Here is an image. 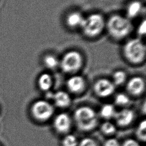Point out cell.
<instances>
[{
  "label": "cell",
  "mask_w": 146,
  "mask_h": 146,
  "mask_svg": "<svg viewBox=\"0 0 146 146\" xmlns=\"http://www.w3.org/2000/svg\"><path fill=\"white\" fill-rule=\"evenodd\" d=\"M84 17L78 11H74L70 13L66 17V23L70 27H81Z\"/></svg>",
  "instance_id": "cell-13"
},
{
  "label": "cell",
  "mask_w": 146,
  "mask_h": 146,
  "mask_svg": "<svg viewBox=\"0 0 146 146\" xmlns=\"http://www.w3.org/2000/svg\"><path fill=\"white\" fill-rule=\"evenodd\" d=\"M143 10V5L139 1H133L129 3L126 9L127 17L128 19L138 16Z\"/></svg>",
  "instance_id": "cell-14"
},
{
  "label": "cell",
  "mask_w": 146,
  "mask_h": 146,
  "mask_svg": "<svg viewBox=\"0 0 146 146\" xmlns=\"http://www.w3.org/2000/svg\"><path fill=\"white\" fill-rule=\"evenodd\" d=\"M127 90L129 93L137 96L141 94L145 90V82L139 76L133 77L127 83Z\"/></svg>",
  "instance_id": "cell-9"
},
{
  "label": "cell",
  "mask_w": 146,
  "mask_h": 146,
  "mask_svg": "<svg viewBox=\"0 0 146 146\" xmlns=\"http://www.w3.org/2000/svg\"><path fill=\"white\" fill-rule=\"evenodd\" d=\"M127 79L125 72L121 70L115 71L112 75V82L115 86H120L125 83Z\"/></svg>",
  "instance_id": "cell-18"
},
{
  "label": "cell",
  "mask_w": 146,
  "mask_h": 146,
  "mask_svg": "<svg viewBox=\"0 0 146 146\" xmlns=\"http://www.w3.org/2000/svg\"><path fill=\"white\" fill-rule=\"evenodd\" d=\"M78 146H99L97 143L90 137H86L81 140Z\"/></svg>",
  "instance_id": "cell-23"
},
{
  "label": "cell",
  "mask_w": 146,
  "mask_h": 146,
  "mask_svg": "<svg viewBox=\"0 0 146 146\" xmlns=\"http://www.w3.org/2000/svg\"><path fill=\"white\" fill-rule=\"evenodd\" d=\"M122 146H141L140 144L135 140L129 139L124 141Z\"/></svg>",
  "instance_id": "cell-25"
},
{
  "label": "cell",
  "mask_w": 146,
  "mask_h": 146,
  "mask_svg": "<svg viewBox=\"0 0 146 146\" xmlns=\"http://www.w3.org/2000/svg\"><path fill=\"white\" fill-rule=\"evenodd\" d=\"M106 26L110 35L116 39L125 38L132 29V25L129 19L117 14L109 18Z\"/></svg>",
  "instance_id": "cell-1"
},
{
  "label": "cell",
  "mask_w": 146,
  "mask_h": 146,
  "mask_svg": "<svg viewBox=\"0 0 146 146\" xmlns=\"http://www.w3.org/2000/svg\"><path fill=\"white\" fill-rule=\"evenodd\" d=\"M43 63L48 68L54 69L59 65V60L55 55L48 54L44 57Z\"/></svg>",
  "instance_id": "cell-17"
},
{
  "label": "cell",
  "mask_w": 146,
  "mask_h": 146,
  "mask_svg": "<svg viewBox=\"0 0 146 146\" xmlns=\"http://www.w3.org/2000/svg\"><path fill=\"white\" fill-rule=\"evenodd\" d=\"M78 144L76 137L73 135H66L62 140L63 146H77Z\"/></svg>",
  "instance_id": "cell-21"
},
{
  "label": "cell",
  "mask_w": 146,
  "mask_h": 146,
  "mask_svg": "<svg viewBox=\"0 0 146 146\" xmlns=\"http://www.w3.org/2000/svg\"><path fill=\"white\" fill-rule=\"evenodd\" d=\"M146 31V25L145 20H143L142 22L139 25L137 29V33L140 35H143L145 34Z\"/></svg>",
  "instance_id": "cell-26"
},
{
  "label": "cell",
  "mask_w": 146,
  "mask_h": 146,
  "mask_svg": "<svg viewBox=\"0 0 146 146\" xmlns=\"http://www.w3.org/2000/svg\"><path fill=\"white\" fill-rule=\"evenodd\" d=\"M116 111L113 105L111 104H104L100 111V115L104 119H109L112 117H114Z\"/></svg>",
  "instance_id": "cell-16"
},
{
  "label": "cell",
  "mask_w": 146,
  "mask_h": 146,
  "mask_svg": "<svg viewBox=\"0 0 146 146\" xmlns=\"http://www.w3.org/2000/svg\"><path fill=\"white\" fill-rule=\"evenodd\" d=\"M31 111L35 119L40 121H45L52 116L54 110L52 105L48 102L39 100L33 103Z\"/></svg>",
  "instance_id": "cell-6"
},
{
  "label": "cell",
  "mask_w": 146,
  "mask_h": 146,
  "mask_svg": "<svg viewBox=\"0 0 146 146\" xmlns=\"http://www.w3.org/2000/svg\"><path fill=\"white\" fill-rule=\"evenodd\" d=\"M83 64V58L80 52L72 50L66 53L59 61L62 70L67 73H74L78 71Z\"/></svg>",
  "instance_id": "cell-5"
},
{
  "label": "cell",
  "mask_w": 146,
  "mask_h": 146,
  "mask_svg": "<svg viewBox=\"0 0 146 146\" xmlns=\"http://www.w3.org/2000/svg\"><path fill=\"white\" fill-rule=\"evenodd\" d=\"M74 120L80 130L88 131L94 129L98 124V117L95 111L88 106L77 108L74 112Z\"/></svg>",
  "instance_id": "cell-2"
},
{
  "label": "cell",
  "mask_w": 146,
  "mask_h": 146,
  "mask_svg": "<svg viewBox=\"0 0 146 146\" xmlns=\"http://www.w3.org/2000/svg\"><path fill=\"white\" fill-rule=\"evenodd\" d=\"M123 54L125 58L131 63H140L145 57V44L139 38L130 39L124 46Z\"/></svg>",
  "instance_id": "cell-3"
},
{
  "label": "cell",
  "mask_w": 146,
  "mask_h": 146,
  "mask_svg": "<svg viewBox=\"0 0 146 146\" xmlns=\"http://www.w3.org/2000/svg\"><path fill=\"white\" fill-rule=\"evenodd\" d=\"M104 146H120V144L117 140L114 138H111L104 142Z\"/></svg>",
  "instance_id": "cell-24"
},
{
  "label": "cell",
  "mask_w": 146,
  "mask_h": 146,
  "mask_svg": "<svg viewBox=\"0 0 146 146\" xmlns=\"http://www.w3.org/2000/svg\"><path fill=\"white\" fill-rule=\"evenodd\" d=\"M135 114L132 110L123 109L119 112H116L114 117L118 125L124 127L129 125L134 119Z\"/></svg>",
  "instance_id": "cell-10"
},
{
  "label": "cell",
  "mask_w": 146,
  "mask_h": 146,
  "mask_svg": "<svg viewBox=\"0 0 146 146\" xmlns=\"http://www.w3.org/2000/svg\"><path fill=\"white\" fill-rule=\"evenodd\" d=\"M106 26L104 17L99 13H93L84 17L81 29L84 34L88 37L99 35Z\"/></svg>",
  "instance_id": "cell-4"
},
{
  "label": "cell",
  "mask_w": 146,
  "mask_h": 146,
  "mask_svg": "<svg viewBox=\"0 0 146 146\" xmlns=\"http://www.w3.org/2000/svg\"><path fill=\"white\" fill-rule=\"evenodd\" d=\"M53 124L56 131L59 133H66L70 129L71 120L67 113H61L55 117Z\"/></svg>",
  "instance_id": "cell-8"
},
{
  "label": "cell",
  "mask_w": 146,
  "mask_h": 146,
  "mask_svg": "<svg viewBox=\"0 0 146 146\" xmlns=\"http://www.w3.org/2000/svg\"><path fill=\"white\" fill-rule=\"evenodd\" d=\"M101 129L104 133L110 135L116 131V127L110 121H106L102 125Z\"/></svg>",
  "instance_id": "cell-22"
},
{
  "label": "cell",
  "mask_w": 146,
  "mask_h": 146,
  "mask_svg": "<svg viewBox=\"0 0 146 146\" xmlns=\"http://www.w3.org/2000/svg\"><path fill=\"white\" fill-rule=\"evenodd\" d=\"M86 83L84 78L79 75L70 77L67 81V87L72 92L78 93L82 92L85 88Z\"/></svg>",
  "instance_id": "cell-11"
},
{
  "label": "cell",
  "mask_w": 146,
  "mask_h": 146,
  "mask_svg": "<svg viewBox=\"0 0 146 146\" xmlns=\"http://www.w3.org/2000/svg\"><path fill=\"white\" fill-rule=\"evenodd\" d=\"M131 100L128 96L123 93H120L116 95L115 98V103L120 106H124L129 104Z\"/></svg>",
  "instance_id": "cell-19"
},
{
  "label": "cell",
  "mask_w": 146,
  "mask_h": 146,
  "mask_svg": "<svg viewBox=\"0 0 146 146\" xmlns=\"http://www.w3.org/2000/svg\"><path fill=\"white\" fill-rule=\"evenodd\" d=\"M52 84V79L51 76L48 73H43L38 78V85L39 88L43 91H48Z\"/></svg>",
  "instance_id": "cell-15"
},
{
  "label": "cell",
  "mask_w": 146,
  "mask_h": 146,
  "mask_svg": "<svg viewBox=\"0 0 146 146\" xmlns=\"http://www.w3.org/2000/svg\"><path fill=\"white\" fill-rule=\"evenodd\" d=\"M115 89L113 82L108 79L102 78L98 80L94 85L95 94L102 98H106L112 95Z\"/></svg>",
  "instance_id": "cell-7"
},
{
  "label": "cell",
  "mask_w": 146,
  "mask_h": 146,
  "mask_svg": "<svg viewBox=\"0 0 146 146\" xmlns=\"http://www.w3.org/2000/svg\"><path fill=\"white\" fill-rule=\"evenodd\" d=\"M54 103L56 106L64 108L68 106L71 103L70 95L65 91H59L52 96Z\"/></svg>",
  "instance_id": "cell-12"
},
{
  "label": "cell",
  "mask_w": 146,
  "mask_h": 146,
  "mask_svg": "<svg viewBox=\"0 0 146 146\" xmlns=\"http://www.w3.org/2000/svg\"><path fill=\"white\" fill-rule=\"evenodd\" d=\"M136 135H137V136L141 140H145L146 122H145V120H143L139 123V124L137 128Z\"/></svg>",
  "instance_id": "cell-20"
}]
</instances>
